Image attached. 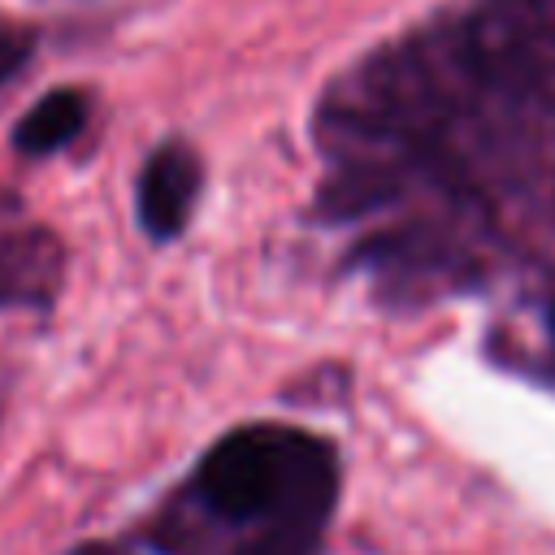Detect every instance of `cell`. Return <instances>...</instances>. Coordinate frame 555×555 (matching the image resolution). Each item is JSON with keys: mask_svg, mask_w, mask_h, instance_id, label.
Wrapping results in <instances>:
<instances>
[{"mask_svg": "<svg viewBox=\"0 0 555 555\" xmlns=\"http://www.w3.org/2000/svg\"><path fill=\"white\" fill-rule=\"evenodd\" d=\"M304 451H308L304 434H291V429H238V434L221 438L204 455V464L195 473V490L217 516L251 520V516L269 512L282 499L291 464Z\"/></svg>", "mask_w": 555, "mask_h": 555, "instance_id": "cell-1", "label": "cell"}, {"mask_svg": "<svg viewBox=\"0 0 555 555\" xmlns=\"http://www.w3.org/2000/svg\"><path fill=\"white\" fill-rule=\"evenodd\" d=\"M199 182H204V169L186 143H160L143 160L134 204H139V225L147 230V238L169 243L186 230L191 208L199 199Z\"/></svg>", "mask_w": 555, "mask_h": 555, "instance_id": "cell-2", "label": "cell"}, {"mask_svg": "<svg viewBox=\"0 0 555 555\" xmlns=\"http://www.w3.org/2000/svg\"><path fill=\"white\" fill-rule=\"evenodd\" d=\"M82 126H87V95L74 87H61L26 108V117L13 126V147L22 156H52L69 147Z\"/></svg>", "mask_w": 555, "mask_h": 555, "instance_id": "cell-3", "label": "cell"}, {"mask_svg": "<svg viewBox=\"0 0 555 555\" xmlns=\"http://www.w3.org/2000/svg\"><path fill=\"white\" fill-rule=\"evenodd\" d=\"M22 61V39H13V35H0V78L13 69Z\"/></svg>", "mask_w": 555, "mask_h": 555, "instance_id": "cell-4", "label": "cell"}, {"mask_svg": "<svg viewBox=\"0 0 555 555\" xmlns=\"http://www.w3.org/2000/svg\"><path fill=\"white\" fill-rule=\"evenodd\" d=\"M551 330H555V308H551Z\"/></svg>", "mask_w": 555, "mask_h": 555, "instance_id": "cell-5", "label": "cell"}]
</instances>
